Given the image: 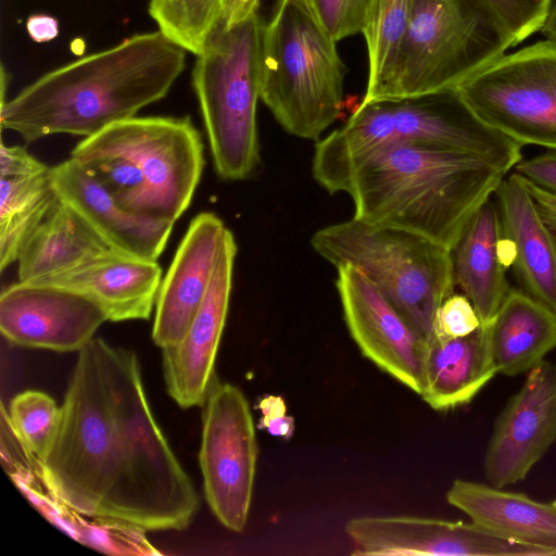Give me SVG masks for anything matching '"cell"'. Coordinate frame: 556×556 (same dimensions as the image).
Here are the masks:
<instances>
[{
  "instance_id": "9",
  "label": "cell",
  "mask_w": 556,
  "mask_h": 556,
  "mask_svg": "<svg viewBox=\"0 0 556 556\" xmlns=\"http://www.w3.org/2000/svg\"><path fill=\"white\" fill-rule=\"evenodd\" d=\"M456 88L484 124L521 146L556 150V42L503 54Z\"/></svg>"
},
{
  "instance_id": "27",
  "label": "cell",
  "mask_w": 556,
  "mask_h": 556,
  "mask_svg": "<svg viewBox=\"0 0 556 556\" xmlns=\"http://www.w3.org/2000/svg\"><path fill=\"white\" fill-rule=\"evenodd\" d=\"M21 491L46 518L90 547L114 555L159 554L147 539L146 530L79 513L58 500L42 482L24 485Z\"/></svg>"
},
{
  "instance_id": "29",
  "label": "cell",
  "mask_w": 556,
  "mask_h": 556,
  "mask_svg": "<svg viewBox=\"0 0 556 556\" xmlns=\"http://www.w3.org/2000/svg\"><path fill=\"white\" fill-rule=\"evenodd\" d=\"M159 30L195 56L223 15V0H149Z\"/></svg>"
},
{
  "instance_id": "13",
  "label": "cell",
  "mask_w": 556,
  "mask_h": 556,
  "mask_svg": "<svg viewBox=\"0 0 556 556\" xmlns=\"http://www.w3.org/2000/svg\"><path fill=\"white\" fill-rule=\"evenodd\" d=\"M555 440L556 364L544 359L494 424L483 459L486 481L503 489L523 480Z\"/></svg>"
},
{
  "instance_id": "36",
  "label": "cell",
  "mask_w": 556,
  "mask_h": 556,
  "mask_svg": "<svg viewBox=\"0 0 556 556\" xmlns=\"http://www.w3.org/2000/svg\"><path fill=\"white\" fill-rule=\"evenodd\" d=\"M526 184L539 214L547 227L556 235V194L545 191L531 182L526 181Z\"/></svg>"
},
{
  "instance_id": "39",
  "label": "cell",
  "mask_w": 556,
  "mask_h": 556,
  "mask_svg": "<svg viewBox=\"0 0 556 556\" xmlns=\"http://www.w3.org/2000/svg\"><path fill=\"white\" fill-rule=\"evenodd\" d=\"M262 412V418H271L286 414V403L282 397L276 395H266L258 404Z\"/></svg>"
},
{
  "instance_id": "1",
  "label": "cell",
  "mask_w": 556,
  "mask_h": 556,
  "mask_svg": "<svg viewBox=\"0 0 556 556\" xmlns=\"http://www.w3.org/2000/svg\"><path fill=\"white\" fill-rule=\"evenodd\" d=\"M40 476L65 505L148 531L184 530L197 491L160 429L137 354L101 338L78 358Z\"/></svg>"
},
{
  "instance_id": "28",
  "label": "cell",
  "mask_w": 556,
  "mask_h": 556,
  "mask_svg": "<svg viewBox=\"0 0 556 556\" xmlns=\"http://www.w3.org/2000/svg\"><path fill=\"white\" fill-rule=\"evenodd\" d=\"M412 0H371L362 34L368 53V81L362 103L381 98L406 34Z\"/></svg>"
},
{
  "instance_id": "10",
  "label": "cell",
  "mask_w": 556,
  "mask_h": 556,
  "mask_svg": "<svg viewBox=\"0 0 556 556\" xmlns=\"http://www.w3.org/2000/svg\"><path fill=\"white\" fill-rule=\"evenodd\" d=\"M202 407L199 463L205 500L225 528L241 532L250 511L257 459L250 405L239 388L220 382L215 375Z\"/></svg>"
},
{
  "instance_id": "7",
  "label": "cell",
  "mask_w": 556,
  "mask_h": 556,
  "mask_svg": "<svg viewBox=\"0 0 556 556\" xmlns=\"http://www.w3.org/2000/svg\"><path fill=\"white\" fill-rule=\"evenodd\" d=\"M510 39L475 0H412L408 27L379 100L456 88Z\"/></svg>"
},
{
  "instance_id": "20",
  "label": "cell",
  "mask_w": 556,
  "mask_h": 556,
  "mask_svg": "<svg viewBox=\"0 0 556 556\" xmlns=\"http://www.w3.org/2000/svg\"><path fill=\"white\" fill-rule=\"evenodd\" d=\"M495 195L503 236L516 250L513 266L522 290L556 313V235L516 172L505 176Z\"/></svg>"
},
{
  "instance_id": "16",
  "label": "cell",
  "mask_w": 556,
  "mask_h": 556,
  "mask_svg": "<svg viewBox=\"0 0 556 556\" xmlns=\"http://www.w3.org/2000/svg\"><path fill=\"white\" fill-rule=\"evenodd\" d=\"M237 244L227 229L207 293L181 340L162 349L170 397L182 408L202 406L215 377V359L225 328Z\"/></svg>"
},
{
  "instance_id": "14",
  "label": "cell",
  "mask_w": 556,
  "mask_h": 556,
  "mask_svg": "<svg viewBox=\"0 0 556 556\" xmlns=\"http://www.w3.org/2000/svg\"><path fill=\"white\" fill-rule=\"evenodd\" d=\"M104 321L94 301L64 287L18 280L0 295V331L15 345L78 352Z\"/></svg>"
},
{
  "instance_id": "8",
  "label": "cell",
  "mask_w": 556,
  "mask_h": 556,
  "mask_svg": "<svg viewBox=\"0 0 556 556\" xmlns=\"http://www.w3.org/2000/svg\"><path fill=\"white\" fill-rule=\"evenodd\" d=\"M92 136L122 157L138 213L175 223L188 208L204 167L189 116H134Z\"/></svg>"
},
{
  "instance_id": "4",
  "label": "cell",
  "mask_w": 556,
  "mask_h": 556,
  "mask_svg": "<svg viewBox=\"0 0 556 556\" xmlns=\"http://www.w3.org/2000/svg\"><path fill=\"white\" fill-rule=\"evenodd\" d=\"M258 9L260 0L226 8L192 70L214 168L225 180L245 179L260 163L256 109L265 24Z\"/></svg>"
},
{
  "instance_id": "2",
  "label": "cell",
  "mask_w": 556,
  "mask_h": 556,
  "mask_svg": "<svg viewBox=\"0 0 556 556\" xmlns=\"http://www.w3.org/2000/svg\"><path fill=\"white\" fill-rule=\"evenodd\" d=\"M186 50L159 29L54 68L0 104L1 128L30 143L90 137L160 101L184 72Z\"/></svg>"
},
{
  "instance_id": "22",
  "label": "cell",
  "mask_w": 556,
  "mask_h": 556,
  "mask_svg": "<svg viewBox=\"0 0 556 556\" xmlns=\"http://www.w3.org/2000/svg\"><path fill=\"white\" fill-rule=\"evenodd\" d=\"M488 325L458 338L432 339L422 362L420 396L435 410L469 403L496 375Z\"/></svg>"
},
{
  "instance_id": "24",
  "label": "cell",
  "mask_w": 556,
  "mask_h": 556,
  "mask_svg": "<svg viewBox=\"0 0 556 556\" xmlns=\"http://www.w3.org/2000/svg\"><path fill=\"white\" fill-rule=\"evenodd\" d=\"M450 505L480 527L516 541L556 547V505L526 494L456 479L446 492Z\"/></svg>"
},
{
  "instance_id": "21",
  "label": "cell",
  "mask_w": 556,
  "mask_h": 556,
  "mask_svg": "<svg viewBox=\"0 0 556 556\" xmlns=\"http://www.w3.org/2000/svg\"><path fill=\"white\" fill-rule=\"evenodd\" d=\"M0 269L17 262L34 230L59 200L51 167L22 146L0 147Z\"/></svg>"
},
{
  "instance_id": "23",
  "label": "cell",
  "mask_w": 556,
  "mask_h": 556,
  "mask_svg": "<svg viewBox=\"0 0 556 556\" xmlns=\"http://www.w3.org/2000/svg\"><path fill=\"white\" fill-rule=\"evenodd\" d=\"M502 237L497 203L491 197L472 215L451 250L455 286L470 300L481 325L494 318L510 289L498 256Z\"/></svg>"
},
{
  "instance_id": "3",
  "label": "cell",
  "mask_w": 556,
  "mask_h": 556,
  "mask_svg": "<svg viewBox=\"0 0 556 556\" xmlns=\"http://www.w3.org/2000/svg\"><path fill=\"white\" fill-rule=\"evenodd\" d=\"M506 174L475 154L395 141L355 169L345 193L354 218L417 232L452 250Z\"/></svg>"
},
{
  "instance_id": "18",
  "label": "cell",
  "mask_w": 556,
  "mask_h": 556,
  "mask_svg": "<svg viewBox=\"0 0 556 556\" xmlns=\"http://www.w3.org/2000/svg\"><path fill=\"white\" fill-rule=\"evenodd\" d=\"M51 175L59 197L84 218L111 250L157 261L175 223L124 208L73 157L51 167Z\"/></svg>"
},
{
  "instance_id": "38",
  "label": "cell",
  "mask_w": 556,
  "mask_h": 556,
  "mask_svg": "<svg viewBox=\"0 0 556 556\" xmlns=\"http://www.w3.org/2000/svg\"><path fill=\"white\" fill-rule=\"evenodd\" d=\"M261 426L274 437L289 439L294 430V420L293 417L285 414L271 418H262Z\"/></svg>"
},
{
  "instance_id": "34",
  "label": "cell",
  "mask_w": 556,
  "mask_h": 556,
  "mask_svg": "<svg viewBox=\"0 0 556 556\" xmlns=\"http://www.w3.org/2000/svg\"><path fill=\"white\" fill-rule=\"evenodd\" d=\"M317 23L336 41L344 38L346 0H303Z\"/></svg>"
},
{
  "instance_id": "41",
  "label": "cell",
  "mask_w": 556,
  "mask_h": 556,
  "mask_svg": "<svg viewBox=\"0 0 556 556\" xmlns=\"http://www.w3.org/2000/svg\"><path fill=\"white\" fill-rule=\"evenodd\" d=\"M553 503L556 505V500Z\"/></svg>"
},
{
  "instance_id": "26",
  "label": "cell",
  "mask_w": 556,
  "mask_h": 556,
  "mask_svg": "<svg viewBox=\"0 0 556 556\" xmlns=\"http://www.w3.org/2000/svg\"><path fill=\"white\" fill-rule=\"evenodd\" d=\"M498 374L528 372L556 349V313L523 290L509 289L488 324Z\"/></svg>"
},
{
  "instance_id": "15",
  "label": "cell",
  "mask_w": 556,
  "mask_h": 556,
  "mask_svg": "<svg viewBox=\"0 0 556 556\" xmlns=\"http://www.w3.org/2000/svg\"><path fill=\"white\" fill-rule=\"evenodd\" d=\"M337 289L351 337L365 357L417 394L427 343L356 268H337Z\"/></svg>"
},
{
  "instance_id": "35",
  "label": "cell",
  "mask_w": 556,
  "mask_h": 556,
  "mask_svg": "<svg viewBox=\"0 0 556 556\" xmlns=\"http://www.w3.org/2000/svg\"><path fill=\"white\" fill-rule=\"evenodd\" d=\"M26 30L35 42H48L59 35V22L48 14H33L26 21Z\"/></svg>"
},
{
  "instance_id": "5",
  "label": "cell",
  "mask_w": 556,
  "mask_h": 556,
  "mask_svg": "<svg viewBox=\"0 0 556 556\" xmlns=\"http://www.w3.org/2000/svg\"><path fill=\"white\" fill-rule=\"evenodd\" d=\"M313 249L336 268L359 270L426 343L442 302L454 293L452 252L417 232L356 218L314 233Z\"/></svg>"
},
{
  "instance_id": "33",
  "label": "cell",
  "mask_w": 556,
  "mask_h": 556,
  "mask_svg": "<svg viewBox=\"0 0 556 556\" xmlns=\"http://www.w3.org/2000/svg\"><path fill=\"white\" fill-rule=\"evenodd\" d=\"M514 168L526 181L556 194V150L521 160Z\"/></svg>"
},
{
  "instance_id": "11",
  "label": "cell",
  "mask_w": 556,
  "mask_h": 556,
  "mask_svg": "<svg viewBox=\"0 0 556 556\" xmlns=\"http://www.w3.org/2000/svg\"><path fill=\"white\" fill-rule=\"evenodd\" d=\"M344 530L352 554L359 556H556V547L502 536L472 521L363 516L350 519Z\"/></svg>"
},
{
  "instance_id": "31",
  "label": "cell",
  "mask_w": 556,
  "mask_h": 556,
  "mask_svg": "<svg viewBox=\"0 0 556 556\" xmlns=\"http://www.w3.org/2000/svg\"><path fill=\"white\" fill-rule=\"evenodd\" d=\"M502 28L511 45L541 29L552 0H475Z\"/></svg>"
},
{
  "instance_id": "19",
  "label": "cell",
  "mask_w": 556,
  "mask_h": 556,
  "mask_svg": "<svg viewBox=\"0 0 556 556\" xmlns=\"http://www.w3.org/2000/svg\"><path fill=\"white\" fill-rule=\"evenodd\" d=\"M161 281L156 261L109 250L73 270L35 283L83 293L103 309L109 321H125L150 318Z\"/></svg>"
},
{
  "instance_id": "40",
  "label": "cell",
  "mask_w": 556,
  "mask_h": 556,
  "mask_svg": "<svg viewBox=\"0 0 556 556\" xmlns=\"http://www.w3.org/2000/svg\"><path fill=\"white\" fill-rule=\"evenodd\" d=\"M541 31L547 40L556 42V0L551 1Z\"/></svg>"
},
{
  "instance_id": "6",
  "label": "cell",
  "mask_w": 556,
  "mask_h": 556,
  "mask_svg": "<svg viewBox=\"0 0 556 556\" xmlns=\"http://www.w3.org/2000/svg\"><path fill=\"white\" fill-rule=\"evenodd\" d=\"M344 64L303 0H278L264 25L261 100L289 134L319 140L338 118Z\"/></svg>"
},
{
  "instance_id": "37",
  "label": "cell",
  "mask_w": 556,
  "mask_h": 556,
  "mask_svg": "<svg viewBox=\"0 0 556 556\" xmlns=\"http://www.w3.org/2000/svg\"><path fill=\"white\" fill-rule=\"evenodd\" d=\"M371 0H346L344 16V38L362 33Z\"/></svg>"
},
{
  "instance_id": "30",
  "label": "cell",
  "mask_w": 556,
  "mask_h": 556,
  "mask_svg": "<svg viewBox=\"0 0 556 556\" xmlns=\"http://www.w3.org/2000/svg\"><path fill=\"white\" fill-rule=\"evenodd\" d=\"M1 408L22 445L41 460L55 437L61 407L47 393L26 390L11 400L8 410Z\"/></svg>"
},
{
  "instance_id": "25",
  "label": "cell",
  "mask_w": 556,
  "mask_h": 556,
  "mask_svg": "<svg viewBox=\"0 0 556 556\" xmlns=\"http://www.w3.org/2000/svg\"><path fill=\"white\" fill-rule=\"evenodd\" d=\"M109 250L84 218L59 198L20 252L18 280L38 282L55 277Z\"/></svg>"
},
{
  "instance_id": "17",
  "label": "cell",
  "mask_w": 556,
  "mask_h": 556,
  "mask_svg": "<svg viewBox=\"0 0 556 556\" xmlns=\"http://www.w3.org/2000/svg\"><path fill=\"white\" fill-rule=\"evenodd\" d=\"M227 229L211 212L189 224L155 302L152 339L159 348L173 346L185 336L207 293Z\"/></svg>"
},
{
  "instance_id": "32",
  "label": "cell",
  "mask_w": 556,
  "mask_h": 556,
  "mask_svg": "<svg viewBox=\"0 0 556 556\" xmlns=\"http://www.w3.org/2000/svg\"><path fill=\"white\" fill-rule=\"evenodd\" d=\"M481 326L479 316L464 293H452L437 311L433 323L434 339L465 337Z\"/></svg>"
},
{
  "instance_id": "12",
  "label": "cell",
  "mask_w": 556,
  "mask_h": 556,
  "mask_svg": "<svg viewBox=\"0 0 556 556\" xmlns=\"http://www.w3.org/2000/svg\"><path fill=\"white\" fill-rule=\"evenodd\" d=\"M383 101L395 141L475 154L506 173L522 160V146L479 119L457 88Z\"/></svg>"
}]
</instances>
